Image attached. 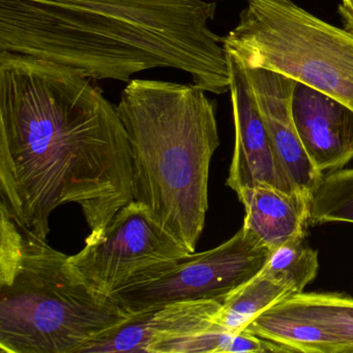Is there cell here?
<instances>
[{
  "mask_svg": "<svg viewBox=\"0 0 353 353\" xmlns=\"http://www.w3.org/2000/svg\"><path fill=\"white\" fill-rule=\"evenodd\" d=\"M92 78L55 61L0 52V210L47 239L75 203L90 232L133 201L127 131Z\"/></svg>",
  "mask_w": 353,
  "mask_h": 353,
  "instance_id": "obj_1",
  "label": "cell"
},
{
  "mask_svg": "<svg viewBox=\"0 0 353 353\" xmlns=\"http://www.w3.org/2000/svg\"><path fill=\"white\" fill-rule=\"evenodd\" d=\"M206 0H0V52L55 61L92 80L169 68L212 94L230 90L223 39Z\"/></svg>",
  "mask_w": 353,
  "mask_h": 353,
  "instance_id": "obj_2",
  "label": "cell"
},
{
  "mask_svg": "<svg viewBox=\"0 0 353 353\" xmlns=\"http://www.w3.org/2000/svg\"><path fill=\"white\" fill-rule=\"evenodd\" d=\"M195 84L134 79L117 113L133 162V196L196 251L208 210L210 162L220 145L216 104Z\"/></svg>",
  "mask_w": 353,
  "mask_h": 353,
  "instance_id": "obj_3",
  "label": "cell"
},
{
  "mask_svg": "<svg viewBox=\"0 0 353 353\" xmlns=\"http://www.w3.org/2000/svg\"><path fill=\"white\" fill-rule=\"evenodd\" d=\"M70 256L0 210V349L7 353H79L129 317L90 290Z\"/></svg>",
  "mask_w": 353,
  "mask_h": 353,
  "instance_id": "obj_4",
  "label": "cell"
},
{
  "mask_svg": "<svg viewBox=\"0 0 353 353\" xmlns=\"http://www.w3.org/2000/svg\"><path fill=\"white\" fill-rule=\"evenodd\" d=\"M223 45L245 69L282 74L353 110V34L293 0H247Z\"/></svg>",
  "mask_w": 353,
  "mask_h": 353,
  "instance_id": "obj_5",
  "label": "cell"
},
{
  "mask_svg": "<svg viewBox=\"0 0 353 353\" xmlns=\"http://www.w3.org/2000/svg\"><path fill=\"white\" fill-rule=\"evenodd\" d=\"M272 252L241 227L214 249L194 252L139 272L109 299L129 315L175 301L212 299L221 303L261 272Z\"/></svg>",
  "mask_w": 353,
  "mask_h": 353,
  "instance_id": "obj_6",
  "label": "cell"
},
{
  "mask_svg": "<svg viewBox=\"0 0 353 353\" xmlns=\"http://www.w3.org/2000/svg\"><path fill=\"white\" fill-rule=\"evenodd\" d=\"M188 254L185 245L133 200L103 230L90 232L69 264L90 290L109 299L139 272Z\"/></svg>",
  "mask_w": 353,
  "mask_h": 353,
  "instance_id": "obj_7",
  "label": "cell"
},
{
  "mask_svg": "<svg viewBox=\"0 0 353 353\" xmlns=\"http://www.w3.org/2000/svg\"><path fill=\"white\" fill-rule=\"evenodd\" d=\"M228 63L235 143L226 185L235 193L258 185L301 193L276 158L245 69L230 55Z\"/></svg>",
  "mask_w": 353,
  "mask_h": 353,
  "instance_id": "obj_8",
  "label": "cell"
},
{
  "mask_svg": "<svg viewBox=\"0 0 353 353\" xmlns=\"http://www.w3.org/2000/svg\"><path fill=\"white\" fill-rule=\"evenodd\" d=\"M220 309L221 303L212 299L148 307L94 336L79 353H154L163 343L214 330Z\"/></svg>",
  "mask_w": 353,
  "mask_h": 353,
  "instance_id": "obj_9",
  "label": "cell"
},
{
  "mask_svg": "<svg viewBox=\"0 0 353 353\" xmlns=\"http://www.w3.org/2000/svg\"><path fill=\"white\" fill-rule=\"evenodd\" d=\"M243 69L279 162L295 188L310 199L323 174L310 160L295 127L292 100L297 82L268 70Z\"/></svg>",
  "mask_w": 353,
  "mask_h": 353,
  "instance_id": "obj_10",
  "label": "cell"
},
{
  "mask_svg": "<svg viewBox=\"0 0 353 353\" xmlns=\"http://www.w3.org/2000/svg\"><path fill=\"white\" fill-rule=\"evenodd\" d=\"M292 115L301 143L319 172L343 168L353 159V110L297 82Z\"/></svg>",
  "mask_w": 353,
  "mask_h": 353,
  "instance_id": "obj_11",
  "label": "cell"
},
{
  "mask_svg": "<svg viewBox=\"0 0 353 353\" xmlns=\"http://www.w3.org/2000/svg\"><path fill=\"white\" fill-rule=\"evenodd\" d=\"M245 210L243 228L258 243L274 251L303 241L310 223V199L268 185L245 188L236 193Z\"/></svg>",
  "mask_w": 353,
  "mask_h": 353,
  "instance_id": "obj_12",
  "label": "cell"
},
{
  "mask_svg": "<svg viewBox=\"0 0 353 353\" xmlns=\"http://www.w3.org/2000/svg\"><path fill=\"white\" fill-rule=\"evenodd\" d=\"M243 330L279 345L284 352L344 353L340 341L330 332L272 307L254 318Z\"/></svg>",
  "mask_w": 353,
  "mask_h": 353,
  "instance_id": "obj_13",
  "label": "cell"
},
{
  "mask_svg": "<svg viewBox=\"0 0 353 353\" xmlns=\"http://www.w3.org/2000/svg\"><path fill=\"white\" fill-rule=\"evenodd\" d=\"M276 311L319 326L353 353V299L330 293H299L272 305Z\"/></svg>",
  "mask_w": 353,
  "mask_h": 353,
  "instance_id": "obj_14",
  "label": "cell"
},
{
  "mask_svg": "<svg viewBox=\"0 0 353 353\" xmlns=\"http://www.w3.org/2000/svg\"><path fill=\"white\" fill-rule=\"evenodd\" d=\"M292 295L284 285L258 274L221 303L214 330L243 332L259 314Z\"/></svg>",
  "mask_w": 353,
  "mask_h": 353,
  "instance_id": "obj_15",
  "label": "cell"
},
{
  "mask_svg": "<svg viewBox=\"0 0 353 353\" xmlns=\"http://www.w3.org/2000/svg\"><path fill=\"white\" fill-rule=\"evenodd\" d=\"M284 352L279 345L250 332L208 330L159 345L154 353Z\"/></svg>",
  "mask_w": 353,
  "mask_h": 353,
  "instance_id": "obj_16",
  "label": "cell"
},
{
  "mask_svg": "<svg viewBox=\"0 0 353 353\" xmlns=\"http://www.w3.org/2000/svg\"><path fill=\"white\" fill-rule=\"evenodd\" d=\"M353 223V169L322 176L310 195V223Z\"/></svg>",
  "mask_w": 353,
  "mask_h": 353,
  "instance_id": "obj_17",
  "label": "cell"
},
{
  "mask_svg": "<svg viewBox=\"0 0 353 353\" xmlns=\"http://www.w3.org/2000/svg\"><path fill=\"white\" fill-rule=\"evenodd\" d=\"M303 241H290L274 249L259 272L284 285L293 295L303 292L319 268L317 252L303 245Z\"/></svg>",
  "mask_w": 353,
  "mask_h": 353,
  "instance_id": "obj_18",
  "label": "cell"
},
{
  "mask_svg": "<svg viewBox=\"0 0 353 353\" xmlns=\"http://www.w3.org/2000/svg\"><path fill=\"white\" fill-rule=\"evenodd\" d=\"M338 13L345 30L353 34V0H341Z\"/></svg>",
  "mask_w": 353,
  "mask_h": 353,
  "instance_id": "obj_19",
  "label": "cell"
}]
</instances>
